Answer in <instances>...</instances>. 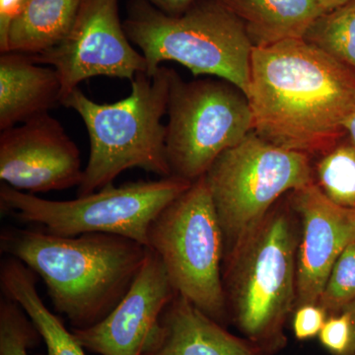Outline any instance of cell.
<instances>
[{
	"instance_id": "8",
	"label": "cell",
	"mask_w": 355,
	"mask_h": 355,
	"mask_svg": "<svg viewBox=\"0 0 355 355\" xmlns=\"http://www.w3.org/2000/svg\"><path fill=\"white\" fill-rule=\"evenodd\" d=\"M230 254L260 225L287 191L314 182L309 155L252 132L214 161L205 174Z\"/></svg>"
},
{
	"instance_id": "17",
	"label": "cell",
	"mask_w": 355,
	"mask_h": 355,
	"mask_svg": "<svg viewBox=\"0 0 355 355\" xmlns=\"http://www.w3.org/2000/svg\"><path fill=\"white\" fill-rule=\"evenodd\" d=\"M2 295L25 311L46 345L44 355H86L85 349L64 322L42 300L37 288V275L16 259L7 257L0 265Z\"/></svg>"
},
{
	"instance_id": "22",
	"label": "cell",
	"mask_w": 355,
	"mask_h": 355,
	"mask_svg": "<svg viewBox=\"0 0 355 355\" xmlns=\"http://www.w3.org/2000/svg\"><path fill=\"white\" fill-rule=\"evenodd\" d=\"M355 300V240L336 261L318 304L329 316L340 314Z\"/></svg>"
},
{
	"instance_id": "21",
	"label": "cell",
	"mask_w": 355,
	"mask_h": 355,
	"mask_svg": "<svg viewBox=\"0 0 355 355\" xmlns=\"http://www.w3.org/2000/svg\"><path fill=\"white\" fill-rule=\"evenodd\" d=\"M42 340L30 318L17 303L0 299V355H29Z\"/></svg>"
},
{
	"instance_id": "5",
	"label": "cell",
	"mask_w": 355,
	"mask_h": 355,
	"mask_svg": "<svg viewBox=\"0 0 355 355\" xmlns=\"http://www.w3.org/2000/svg\"><path fill=\"white\" fill-rule=\"evenodd\" d=\"M227 261L233 322L247 340L272 354L286 343L282 329L296 305L297 240L289 214L268 212Z\"/></svg>"
},
{
	"instance_id": "28",
	"label": "cell",
	"mask_w": 355,
	"mask_h": 355,
	"mask_svg": "<svg viewBox=\"0 0 355 355\" xmlns=\"http://www.w3.org/2000/svg\"><path fill=\"white\" fill-rule=\"evenodd\" d=\"M318 1H319L320 6H321L324 14L340 8V7L349 3L350 0H318Z\"/></svg>"
},
{
	"instance_id": "16",
	"label": "cell",
	"mask_w": 355,
	"mask_h": 355,
	"mask_svg": "<svg viewBox=\"0 0 355 355\" xmlns=\"http://www.w3.org/2000/svg\"><path fill=\"white\" fill-rule=\"evenodd\" d=\"M234 14L254 46L303 39L324 12L318 0H219Z\"/></svg>"
},
{
	"instance_id": "3",
	"label": "cell",
	"mask_w": 355,
	"mask_h": 355,
	"mask_svg": "<svg viewBox=\"0 0 355 355\" xmlns=\"http://www.w3.org/2000/svg\"><path fill=\"white\" fill-rule=\"evenodd\" d=\"M173 70L159 67L153 73L139 72L125 99L100 104L79 88L62 100L83 119L90 153L77 197L90 195L113 184L133 168L171 177L166 153V125Z\"/></svg>"
},
{
	"instance_id": "11",
	"label": "cell",
	"mask_w": 355,
	"mask_h": 355,
	"mask_svg": "<svg viewBox=\"0 0 355 355\" xmlns=\"http://www.w3.org/2000/svg\"><path fill=\"white\" fill-rule=\"evenodd\" d=\"M83 172L78 146L50 114L0 135V179L15 190L35 195L78 188Z\"/></svg>"
},
{
	"instance_id": "18",
	"label": "cell",
	"mask_w": 355,
	"mask_h": 355,
	"mask_svg": "<svg viewBox=\"0 0 355 355\" xmlns=\"http://www.w3.org/2000/svg\"><path fill=\"white\" fill-rule=\"evenodd\" d=\"M83 0H27L13 23L7 51L38 55L50 50L69 34Z\"/></svg>"
},
{
	"instance_id": "6",
	"label": "cell",
	"mask_w": 355,
	"mask_h": 355,
	"mask_svg": "<svg viewBox=\"0 0 355 355\" xmlns=\"http://www.w3.org/2000/svg\"><path fill=\"white\" fill-rule=\"evenodd\" d=\"M191 183L175 177L158 181L113 184L72 200H50L0 187V209L18 220L38 224L51 234L76 237L89 233L123 236L147 247L151 224Z\"/></svg>"
},
{
	"instance_id": "13",
	"label": "cell",
	"mask_w": 355,
	"mask_h": 355,
	"mask_svg": "<svg viewBox=\"0 0 355 355\" xmlns=\"http://www.w3.org/2000/svg\"><path fill=\"white\" fill-rule=\"evenodd\" d=\"M291 205L302 224L296 305L318 304L336 261L355 240V209L331 202L315 182L292 191Z\"/></svg>"
},
{
	"instance_id": "24",
	"label": "cell",
	"mask_w": 355,
	"mask_h": 355,
	"mask_svg": "<svg viewBox=\"0 0 355 355\" xmlns=\"http://www.w3.org/2000/svg\"><path fill=\"white\" fill-rule=\"evenodd\" d=\"M292 321L294 336L299 340H307L319 336L328 319V312L319 304L298 306Z\"/></svg>"
},
{
	"instance_id": "27",
	"label": "cell",
	"mask_w": 355,
	"mask_h": 355,
	"mask_svg": "<svg viewBox=\"0 0 355 355\" xmlns=\"http://www.w3.org/2000/svg\"><path fill=\"white\" fill-rule=\"evenodd\" d=\"M343 312L347 313V314L349 315L350 318V321H352V342H350L349 349H347V354H345V355H352L355 354V300L354 302L350 303L349 306H347V307L343 309Z\"/></svg>"
},
{
	"instance_id": "20",
	"label": "cell",
	"mask_w": 355,
	"mask_h": 355,
	"mask_svg": "<svg viewBox=\"0 0 355 355\" xmlns=\"http://www.w3.org/2000/svg\"><path fill=\"white\" fill-rule=\"evenodd\" d=\"M317 186L336 205L355 209V144L349 139L323 153L315 169Z\"/></svg>"
},
{
	"instance_id": "15",
	"label": "cell",
	"mask_w": 355,
	"mask_h": 355,
	"mask_svg": "<svg viewBox=\"0 0 355 355\" xmlns=\"http://www.w3.org/2000/svg\"><path fill=\"white\" fill-rule=\"evenodd\" d=\"M57 70L42 67L31 55L7 51L0 55V130L32 120L62 104Z\"/></svg>"
},
{
	"instance_id": "12",
	"label": "cell",
	"mask_w": 355,
	"mask_h": 355,
	"mask_svg": "<svg viewBox=\"0 0 355 355\" xmlns=\"http://www.w3.org/2000/svg\"><path fill=\"white\" fill-rule=\"evenodd\" d=\"M175 291L162 261L147 248L146 261L128 293L99 323L71 329L84 349L99 355H144Z\"/></svg>"
},
{
	"instance_id": "19",
	"label": "cell",
	"mask_w": 355,
	"mask_h": 355,
	"mask_svg": "<svg viewBox=\"0 0 355 355\" xmlns=\"http://www.w3.org/2000/svg\"><path fill=\"white\" fill-rule=\"evenodd\" d=\"M303 39L355 72V0L320 16Z\"/></svg>"
},
{
	"instance_id": "26",
	"label": "cell",
	"mask_w": 355,
	"mask_h": 355,
	"mask_svg": "<svg viewBox=\"0 0 355 355\" xmlns=\"http://www.w3.org/2000/svg\"><path fill=\"white\" fill-rule=\"evenodd\" d=\"M146 1L168 15L179 16L186 12L197 0H146Z\"/></svg>"
},
{
	"instance_id": "29",
	"label": "cell",
	"mask_w": 355,
	"mask_h": 355,
	"mask_svg": "<svg viewBox=\"0 0 355 355\" xmlns=\"http://www.w3.org/2000/svg\"><path fill=\"white\" fill-rule=\"evenodd\" d=\"M345 132L349 135V139L355 144V113L350 116L347 123H345Z\"/></svg>"
},
{
	"instance_id": "7",
	"label": "cell",
	"mask_w": 355,
	"mask_h": 355,
	"mask_svg": "<svg viewBox=\"0 0 355 355\" xmlns=\"http://www.w3.org/2000/svg\"><path fill=\"white\" fill-rule=\"evenodd\" d=\"M147 248L162 261L175 291L224 326L228 312L221 277L225 244L205 175L156 217Z\"/></svg>"
},
{
	"instance_id": "23",
	"label": "cell",
	"mask_w": 355,
	"mask_h": 355,
	"mask_svg": "<svg viewBox=\"0 0 355 355\" xmlns=\"http://www.w3.org/2000/svg\"><path fill=\"white\" fill-rule=\"evenodd\" d=\"M352 327L347 313L331 315L327 319L319 334L324 349L333 355H345L352 342Z\"/></svg>"
},
{
	"instance_id": "4",
	"label": "cell",
	"mask_w": 355,
	"mask_h": 355,
	"mask_svg": "<svg viewBox=\"0 0 355 355\" xmlns=\"http://www.w3.org/2000/svg\"><path fill=\"white\" fill-rule=\"evenodd\" d=\"M123 28L146 60L147 73L174 62L193 76L223 79L247 95L254 46L241 21L219 0H197L168 15L146 0H130Z\"/></svg>"
},
{
	"instance_id": "30",
	"label": "cell",
	"mask_w": 355,
	"mask_h": 355,
	"mask_svg": "<svg viewBox=\"0 0 355 355\" xmlns=\"http://www.w3.org/2000/svg\"><path fill=\"white\" fill-rule=\"evenodd\" d=\"M352 355H355V354H352Z\"/></svg>"
},
{
	"instance_id": "14",
	"label": "cell",
	"mask_w": 355,
	"mask_h": 355,
	"mask_svg": "<svg viewBox=\"0 0 355 355\" xmlns=\"http://www.w3.org/2000/svg\"><path fill=\"white\" fill-rule=\"evenodd\" d=\"M176 294L147 343L144 355H266Z\"/></svg>"
},
{
	"instance_id": "10",
	"label": "cell",
	"mask_w": 355,
	"mask_h": 355,
	"mask_svg": "<svg viewBox=\"0 0 355 355\" xmlns=\"http://www.w3.org/2000/svg\"><path fill=\"white\" fill-rule=\"evenodd\" d=\"M132 44L121 21L119 0H83L64 40L31 55L37 64L57 70L64 100L87 79L107 76L132 81L146 71V58Z\"/></svg>"
},
{
	"instance_id": "25",
	"label": "cell",
	"mask_w": 355,
	"mask_h": 355,
	"mask_svg": "<svg viewBox=\"0 0 355 355\" xmlns=\"http://www.w3.org/2000/svg\"><path fill=\"white\" fill-rule=\"evenodd\" d=\"M27 0H0V51L6 50L7 38L13 23L24 10Z\"/></svg>"
},
{
	"instance_id": "2",
	"label": "cell",
	"mask_w": 355,
	"mask_h": 355,
	"mask_svg": "<svg viewBox=\"0 0 355 355\" xmlns=\"http://www.w3.org/2000/svg\"><path fill=\"white\" fill-rule=\"evenodd\" d=\"M0 251L43 279L55 312L72 329H87L108 316L130 291L147 247L120 235L64 237L40 227L3 228Z\"/></svg>"
},
{
	"instance_id": "1",
	"label": "cell",
	"mask_w": 355,
	"mask_h": 355,
	"mask_svg": "<svg viewBox=\"0 0 355 355\" xmlns=\"http://www.w3.org/2000/svg\"><path fill=\"white\" fill-rule=\"evenodd\" d=\"M247 97L257 135L323 154L340 141L355 113V72L304 39L254 46Z\"/></svg>"
},
{
	"instance_id": "9",
	"label": "cell",
	"mask_w": 355,
	"mask_h": 355,
	"mask_svg": "<svg viewBox=\"0 0 355 355\" xmlns=\"http://www.w3.org/2000/svg\"><path fill=\"white\" fill-rule=\"evenodd\" d=\"M167 114L166 153L171 177L190 183L253 132L247 95L223 79L184 83L173 70Z\"/></svg>"
}]
</instances>
